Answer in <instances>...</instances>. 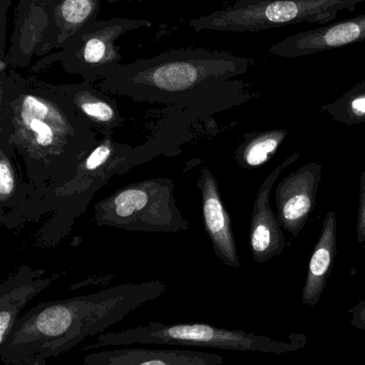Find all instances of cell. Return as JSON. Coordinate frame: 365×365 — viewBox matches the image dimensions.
Wrapping results in <instances>:
<instances>
[{
  "label": "cell",
  "instance_id": "9a60e30c",
  "mask_svg": "<svg viewBox=\"0 0 365 365\" xmlns=\"http://www.w3.org/2000/svg\"><path fill=\"white\" fill-rule=\"evenodd\" d=\"M55 88L69 100L87 125L104 136L110 135L125 121L116 100L96 88L95 83L83 81L78 84L55 85Z\"/></svg>",
  "mask_w": 365,
  "mask_h": 365
},
{
  "label": "cell",
  "instance_id": "4fadbf2b",
  "mask_svg": "<svg viewBox=\"0 0 365 365\" xmlns=\"http://www.w3.org/2000/svg\"><path fill=\"white\" fill-rule=\"evenodd\" d=\"M197 187L202 193V221L215 256L222 264L240 267L230 215L222 202L219 185L208 168L200 172Z\"/></svg>",
  "mask_w": 365,
  "mask_h": 365
},
{
  "label": "cell",
  "instance_id": "7c38bea8",
  "mask_svg": "<svg viewBox=\"0 0 365 365\" xmlns=\"http://www.w3.org/2000/svg\"><path fill=\"white\" fill-rule=\"evenodd\" d=\"M223 362V356L219 354L168 345L103 348L83 358V363L87 365H220Z\"/></svg>",
  "mask_w": 365,
  "mask_h": 365
},
{
  "label": "cell",
  "instance_id": "ba28073f",
  "mask_svg": "<svg viewBox=\"0 0 365 365\" xmlns=\"http://www.w3.org/2000/svg\"><path fill=\"white\" fill-rule=\"evenodd\" d=\"M61 0H20L6 55L12 69L25 68L35 56L54 51L56 9Z\"/></svg>",
  "mask_w": 365,
  "mask_h": 365
},
{
  "label": "cell",
  "instance_id": "7402d4cb",
  "mask_svg": "<svg viewBox=\"0 0 365 365\" xmlns=\"http://www.w3.org/2000/svg\"><path fill=\"white\" fill-rule=\"evenodd\" d=\"M356 237L358 245L365 247V170L360 178L359 206L356 219Z\"/></svg>",
  "mask_w": 365,
  "mask_h": 365
},
{
  "label": "cell",
  "instance_id": "5b68a950",
  "mask_svg": "<svg viewBox=\"0 0 365 365\" xmlns=\"http://www.w3.org/2000/svg\"><path fill=\"white\" fill-rule=\"evenodd\" d=\"M365 0H238L234 5L190 21L195 31L257 33L292 25L328 24Z\"/></svg>",
  "mask_w": 365,
  "mask_h": 365
},
{
  "label": "cell",
  "instance_id": "30bf717a",
  "mask_svg": "<svg viewBox=\"0 0 365 365\" xmlns=\"http://www.w3.org/2000/svg\"><path fill=\"white\" fill-rule=\"evenodd\" d=\"M299 158L300 153L297 151L282 162L262 181L256 194L249 235L250 249L257 264L270 262L275 256L281 255L285 247V237L282 232L283 228L270 206V194L281 173L294 164Z\"/></svg>",
  "mask_w": 365,
  "mask_h": 365
},
{
  "label": "cell",
  "instance_id": "d4e9b609",
  "mask_svg": "<svg viewBox=\"0 0 365 365\" xmlns=\"http://www.w3.org/2000/svg\"><path fill=\"white\" fill-rule=\"evenodd\" d=\"M108 4H118V3H125V1H129V3H131V1H144V0H106Z\"/></svg>",
  "mask_w": 365,
  "mask_h": 365
},
{
  "label": "cell",
  "instance_id": "8992f818",
  "mask_svg": "<svg viewBox=\"0 0 365 365\" xmlns=\"http://www.w3.org/2000/svg\"><path fill=\"white\" fill-rule=\"evenodd\" d=\"M170 178L131 183L95 205L97 225L128 232H179L189 228L175 200Z\"/></svg>",
  "mask_w": 365,
  "mask_h": 365
},
{
  "label": "cell",
  "instance_id": "9c48e42d",
  "mask_svg": "<svg viewBox=\"0 0 365 365\" xmlns=\"http://www.w3.org/2000/svg\"><path fill=\"white\" fill-rule=\"evenodd\" d=\"M322 165L309 162L282 179L275 190L277 217L281 227L299 236L315 208Z\"/></svg>",
  "mask_w": 365,
  "mask_h": 365
},
{
  "label": "cell",
  "instance_id": "3957f363",
  "mask_svg": "<svg viewBox=\"0 0 365 365\" xmlns=\"http://www.w3.org/2000/svg\"><path fill=\"white\" fill-rule=\"evenodd\" d=\"M166 292L159 279L40 303L23 313L0 345L6 365H44L86 339L97 337L138 307Z\"/></svg>",
  "mask_w": 365,
  "mask_h": 365
},
{
  "label": "cell",
  "instance_id": "8fae6325",
  "mask_svg": "<svg viewBox=\"0 0 365 365\" xmlns=\"http://www.w3.org/2000/svg\"><path fill=\"white\" fill-rule=\"evenodd\" d=\"M365 42V14L301 31L273 44L270 54L294 59Z\"/></svg>",
  "mask_w": 365,
  "mask_h": 365
},
{
  "label": "cell",
  "instance_id": "7a4b0ae2",
  "mask_svg": "<svg viewBox=\"0 0 365 365\" xmlns=\"http://www.w3.org/2000/svg\"><path fill=\"white\" fill-rule=\"evenodd\" d=\"M250 61L206 48L166 51L121 65L102 81L103 91L134 101L189 110L200 118L225 112L253 99L243 81Z\"/></svg>",
  "mask_w": 365,
  "mask_h": 365
},
{
  "label": "cell",
  "instance_id": "44dd1931",
  "mask_svg": "<svg viewBox=\"0 0 365 365\" xmlns=\"http://www.w3.org/2000/svg\"><path fill=\"white\" fill-rule=\"evenodd\" d=\"M0 202L5 206L16 194V173L10 158L14 150L7 143L0 140Z\"/></svg>",
  "mask_w": 365,
  "mask_h": 365
},
{
  "label": "cell",
  "instance_id": "d6986e66",
  "mask_svg": "<svg viewBox=\"0 0 365 365\" xmlns=\"http://www.w3.org/2000/svg\"><path fill=\"white\" fill-rule=\"evenodd\" d=\"M322 112L341 125L365 123V81L354 85L332 103L322 106Z\"/></svg>",
  "mask_w": 365,
  "mask_h": 365
},
{
  "label": "cell",
  "instance_id": "e0dca14e",
  "mask_svg": "<svg viewBox=\"0 0 365 365\" xmlns=\"http://www.w3.org/2000/svg\"><path fill=\"white\" fill-rule=\"evenodd\" d=\"M287 136L284 129L245 133V140L235 151V159L245 170L259 168L274 157Z\"/></svg>",
  "mask_w": 365,
  "mask_h": 365
},
{
  "label": "cell",
  "instance_id": "ffe728a7",
  "mask_svg": "<svg viewBox=\"0 0 365 365\" xmlns=\"http://www.w3.org/2000/svg\"><path fill=\"white\" fill-rule=\"evenodd\" d=\"M123 147L114 142L110 135H106L101 142L93 147V150L87 153L78 168H83L85 172L95 173L110 163L113 158L123 150Z\"/></svg>",
  "mask_w": 365,
  "mask_h": 365
},
{
  "label": "cell",
  "instance_id": "603a6c76",
  "mask_svg": "<svg viewBox=\"0 0 365 365\" xmlns=\"http://www.w3.org/2000/svg\"><path fill=\"white\" fill-rule=\"evenodd\" d=\"M348 313L351 314L350 324L358 330L365 331V300H361L354 307L348 309Z\"/></svg>",
  "mask_w": 365,
  "mask_h": 365
},
{
  "label": "cell",
  "instance_id": "277c9868",
  "mask_svg": "<svg viewBox=\"0 0 365 365\" xmlns=\"http://www.w3.org/2000/svg\"><path fill=\"white\" fill-rule=\"evenodd\" d=\"M292 341H277L264 335L242 330H228L208 324L149 322L123 331L104 332L83 350L128 345H168L177 347L213 348L235 351H258L282 354L297 351L307 343V336L292 333Z\"/></svg>",
  "mask_w": 365,
  "mask_h": 365
},
{
  "label": "cell",
  "instance_id": "6da1fadb",
  "mask_svg": "<svg viewBox=\"0 0 365 365\" xmlns=\"http://www.w3.org/2000/svg\"><path fill=\"white\" fill-rule=\"evenodd\" d=\"M0 140L18 151L33 181L69 174L98 144L97 134L55 88L0 59Z\"/></svg>",
  "mask_w": 365,
  "mask_h": 365
},
{
  "label": "cell",
  "instance_id": "2e32d148",
  "mask_svg": "<svg viewBox=\"0 0 365 365\" xmlns=\"http://www.w3.org/2000/svg\"><path fill=\"white\" fill-rule=\"evenodd\" d=\"M337 254V220L328 211L322 222V234L314 247L302 290V302L315 307L322 298L334 266Z\"/></svg>",
  "mask_w": 365,
  "mask_h": 365
},
{
  "label": "cell",
  "instance_id": "5bb4252c",
  "mask_svg": "<svg viewBox=\"0 0 365 365\" xmlns=\"http://www.w3.org/2000/svg\"><path fill=\"white\" fill-rule=\"evenodd\" d=\"M46 270L22 266L0 285V345L6 341L23 309L61 274L44 277Z\"/></svg>",
  "mask_w": 365,
  "mask_h": 365
},
{
  "label": "cell",
  "instance_id": "ac0fdd59",
  "mask_svg": "<svg viewBox=\"0 0 365 365\" xmlns=\"http://www.w3.org/2000/svg\"><path fill=\"white\" fill-rule=\"evenodd\" d=\"M101 0H61L56 9L54 50L78 31L81 27L97 21Z\"/></svg>",
  "mask_w": 365,
  "mask_h": 365
},
{
  "label": "cell",
  "instance_id": "52a82bcc",
  "mask_svg": "<svg viewBox=\"0 0 365 365\" xmlns=\"http://www.w3.org/2000/svg\"><path fill=\"white\" fill-rule=\"evenodd\" d=\"M153 23L146 19L113 18L93 21L81 27L58 52L50 53L31 67L40 73L54 63H61L63 71L80 76L83 81L97 82L108 78L123 63L116 41L125 34L148 29Z\"/></svg>",
  "mask_w": 365,
  "mask_h": 365
},
{
  "label": "cell",
  "instance_id": "cb8c5ba5",
  "mask_svg": "<svg viewBox=\"0 0 365 365\" xmlns=\"http://www.w3.org/2000/svg\"><path fill=\"white\" fill-rule=\"evenodd\" d=\"M14 0H0V24H7V12Z\"/></svg>",
  "mask_w": 365,
  "mask_h": 365
}]
</instances>
